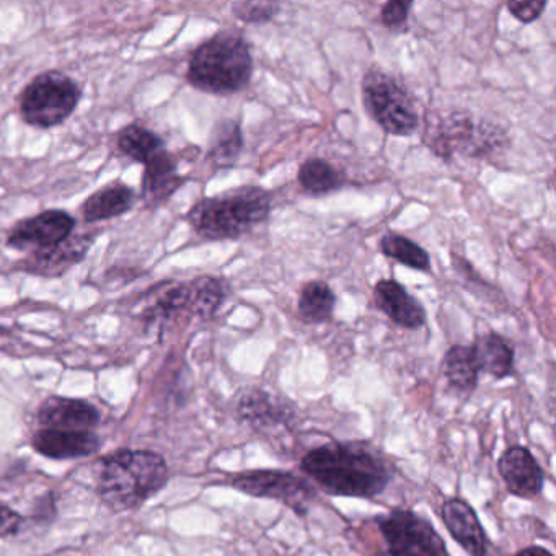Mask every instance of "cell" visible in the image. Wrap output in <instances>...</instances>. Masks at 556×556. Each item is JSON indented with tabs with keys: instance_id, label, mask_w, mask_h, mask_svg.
Segmentation results:
<instances>
[{
	"instance_id": "obj_20",
	"label": "cell",
	"mask_w": 556,
	"mask_h": 556,
	"mask_svg": "<svg viewBox=\"0 0 556 556\" xmlns=\"http://www.w3.org/2000/svg\"><path fill=\"white\" fill-rule=\"evenodd\" d=\"M480 372L494 379H506L514 370V350L503 337L496 333L483 334L471 344Z\"/></svg>"
},
{
	"instance_id": "obj_27",
	"label": "cell",
	"mask_w": 556,
	"mask_h": 556,
	"mask_svg": "<svg viewBox=\"0 0 556 556\" xmlns=\"http://www.w3.org/2000/svg\"><path fill=\"white\" fill-rule=\"evenodd\" d=\"M191 285V312L194 317L211 318L226 301V286L213 276H200Z\"/></svg>"
},
{
	"instance_id": "obj_15",
	"label": "cell",
	"mask_w": 556,
	"mask_h": 556,
	"mask_svg": "<svg viewBox=\"0 0 556 556\" xmlns=\"http://www.w3.org/2000/svg\"><path fill=\"white\" fill-rule=\"evenodd\" d=\"M31 445L38 454L54 460H73L89 457L100 448L99 435L93 431H63L40 429L35 432Z\"/></svg>"
},
{
	"instance_id": "obj_25",
	"label": "cell",
	"mask_w": 556,
	"mask_h": 556,
	"mask_svg": "<svg viewBox=\"0 0 556 556\" xmlns=\"http://www.w3.org/2000/svg\"><path fill=\"white\" fill-rule=\"evenodd\" d=\"M337 295L325 281H311L302 289L299 298V314L307 321L320 324L333 315Z\"/></svg>"
},
{
	"instance_id": "obj_1",
	"label": "cell",
	"mask_w": 556,
	"mask_h": 556,
	"mask_svg": "<svg viewBox=\"0 0 556 556\" xmlns=\"http://www.w3.org/2000/svg\"><path fill=\"white\" fill-rule=\"evenodd\" d=\"M301 468L331 496L372 500L392 480L386 460L361 442H328L312 448Z\"/></svg>"
},
{
	"instance_id": "obj_2",
	"label": "cell",
	"mask_w": 556,
	"mask_h": 556,
	"mask_svg": "<svg viewBox=\"0 0 556 556\" xmlns=\"http://www.w3.org/2000/svg\"><path fill=\"white\" fill-rule=\"evenodd\" d=\"M168 481V465L151 451L113 452L96 468L97 493L116 513L138 509Z\"/></svg>"
},
{
	"instance_id": "obj_23",
	"label": "cell",
	"mask_w": 556,
	"mask_h": 556,
	"mask_svg": "<svg viewBox=\"0 0 556 556\" xmlns=\"http://www.w3.org/2000/svg\"><path fill=\"white\" fill-rule=\"evenodd\" d=\"M116 144L126 157L142 165L165 149L161 136L155 135L152 129L146 128V126L138 125V123L123 128L119 131Z\"/></svg>"
},
{
	"instance_id": "obj_6",
	"label": "cell",
	"mask_w": 556,
	"mask_h": 556,
	"mask_svg": "<svg viewBox=\"0 0 556 556\" xmlns=\"http://www.w3.org/2000/svg\"><path fill=\"white\" fill-rule=\"evenodd\" d=\"M426 144L438 157L448 161L455 152L478 157L493 154L496 149L507 144L503 129L486 123H475L468 113L454 112L448 116H439L429 123Z\"/></svg>"
},
{
	"instance_id": "obj_28",
	"label": "cell",
	"mask_w": 556,
	"mask_h": 556,
	"mask_svg": "<svg viewBox=\"0 0 556 556\" xmlns=\"http://www.w3.org/2000/svg\"><path fill=\"white\" fill-rule=\"evenodd\" d=\"M380 250L387 258L395 260L408 268L418 269V271H429L431 269V258L425 249L406 239L400 233L389 232L380 240Z\"/></svg>"
},
{
	"instance_id": "obj_13",
	"label": "cell",
	"mask_w": 556,
	"mask_h": 556,
	"mask_svg": "<svg viewBox=\"0 0 556 556\" xmlns=\"http://www.w3.org/2000/svg\"><path fill=\"white\" fill-rule=\"evenodd\" d=\"M442 522L447 527L452 539L470 556L488 555V539L483 526L473 507L462 500L451 497L441 507Z\"/></svg>"
},
{
	"instance_id": "obj_5",
	"label": "cell",
	"mask_w": 556,
	"mask_h": 556,
	"mask_svg": "<svg viewBox=\"0 0 556 556\" xmlns=\"http://www.w3.org/2000/svg\"><path fill=\"white\" fill-rule=\"evenodd\" d=\"M79 100V86L70 76L48 71L25 87L18 103L25 123L34 128L50 129L71 118Z\"/></svg>"
},
{
	"instance_id": "obj_21",
	"label": "cell",
	"mask_w": 556,
	"mask_h": 556,
	"mask_svg": "<svg viewBox=\"0 0 556 556\" xmlns=\"http://www.w3.org/2000/svg\"><path fill=\"white\" fill-rule=\"evenodd\" d=\"M442 374H444L448 386L457 392L465 393V395L473 392L478 386V376H480L473 346H464V344L452 346L442 361Z\"/></svg>"
},
{
	"instance_id": "obj_26",
	"label": "cell",
	"mask_w": 556,
	"mask_h": 556,
	"mask_svg": "<svg viewBox=\"0 0 556 556\" xmlns=\"http://www.w3.org/2000/svg\"><path fill=\"white\" fill-rule=\"evenodd\" d=\"M299 184L312 194H325L343 187L344 178L324 159H308L299 170Z\"/></svg>"
},
{
	"instance_id": "obj_3",
	"label": "cell",
	"mask_w": 556,
	"mask_h": 556,
	"mask_svg": "<svg viewBox=\"0 0 556 556\" xmlns=\"http://www.w3.org/2000/svg\"><path fill=\"white\" fill-rule=\"evenodd\" d=\"M253 58L245 38L223 31L194 50L187 80L201 92L233 96L249 86Z\"/></svg>"
},
{
	"instance_id": "obj_4",
	"label": "cell",
	"mask_w": 556,
	"mask_h": 556,
	"mask_svg": "<svg viewBox=\"0 0 556 556\" xmlns=\"http://www.w3.org/2000/svg\"><path fill=\"white\" fill-rule=\"evenodd\" d=\"M271 213V194L260 187H240L198 201L188 220L207 240L240 239L265 223Z\"/></svg>"
},
{
	"instance_id": "obj_7",
	"label": "cell",
	"mask_w": 556,
	"mask_h": 556,
	"mask_svg": "<svg viewBox=\"0 0 556 556\" xmlns=\"http://www.w3.org/2000/svg\"><path fill=\"white\" fill-rule=\"evenodd\" d=\"M363 102L374 122L393 136L418 131L419 115L408 90L390 74L370 70L363 80Z\"/></svg>"
},
{
	"instance_id": "obj_8",
	"label": "cell",
	"mask_w": 556,
	"mask_h": 556,
	"mask_svg": "<svg viewBox=\"0 0 556 556\" xmlns=\"http://www.w3.org/2000/svg\"><path fill=\"white\" fill-rule=\"evenodd\" d=\"M390 556H448L442 536L413 510L393 509L377 519Z\"/></svg>"
},
{
	"instance_id": "obj_14",
	"label": "cell",
	"mask_w": 556,
	"mask_h": 556,
	"mask_svg": "<svg viewBox=\"0 0 556 556\" xmlns=\"http://www.w3.org/2000/svg\"><path fill=\"white\" fill-rule=\"evenodd\" d=\"M100 419L102 416L92 403L64 396H51L38 409V421L47 429L93 431Z\"/></svg>"
},
{
	"instance_id": "obj_12",
	"label": "cell",
	"mask_w": 556,
	"mask_h": 556,
	"mask_svg": "<svg viewBox=\"0 0 556 556\" xmlns=\"http://www.w3.org/2000/svg\"><path fill=\"white\" fill-rule=\"evenodd\" d=\"M497 470L507 491L514 496L530 500L542 493L545 475L532 452L523 445L507 448L497 462Z\"/></svg>"
},
{
	"instance_id": "obj_17",
	"label": "cell",
	"mask_w": 556,
	"mask_h": 556,
	"mask_svg": "<svg viewBox=\"0 0 556 556\" xmlns=\"http://www.w3.org/2000/svg\"><path fill=\"white\" fill-rule=\"evenodd\" d=\"M181 314L193 315L190 282H165L155 286L141 317L149 330H162Z\"/></svg>"
},
{
	"instance_id": "obj_29",
	"label": "cell",
	"mask_w": 556,
	"mask_h": 556,
	"mask_svg": "<svg viewBox=\"0 0 556 556\" xmlns=\"http://www.w3.org/2000/svg\"><path fill=\"white\" fill-rule=\"evenodd\" d=\"M233 14L245 24H268L279 12L275 2H237L232 5Z\"/></svg>"
},
{
	"instance_id": "obj_30",
	"label": "cell",
	"mask_w": 556,
	"mask_h": 556,
	"mask_svg": "<svg viewBox=\"0 0 556 556\" xmlns=\"http://www.w3.org/2000/svg\"><path fill=\"white\" fill-rule=\"evenodd\" d=\"M409 9H412V2H402V0L387 2L382 12H380V22H382L383 27L396 30L408 21Z\"/></svg>"
},
{
	"instance_id": "obj_33",
	"label": "cell",
	"mask_w": 556,
	"mask_h": 556,
	"mask_svg": "<svg viewBox=\"0 0 556 556\" xmlns=\"http://www.w3.org/2000/svg\"><path fill=\"white\" fill-rule=\"evenodd\" d=\"M22 523H24V516L21 513L12 509L8 504L0 503V539L17 535Z\"/></svg>"
},
{
	"instance_id": "obj_34",
	"label": "cell",
	"mask_w": 556,
	"mask_h": 556,
	"mask_svg": "<svg viewBox=\"0 0 556 556\" xmlns=\"http://www.w3.org/2000/svg\"><path fill=\"white\" fill-rule=\"evenodd\" d=\"M514 556H553L549 549L543 548V546H527V548L520 549Z\"/></svg>"
},
{
	"instance_id": "obj_22",
	"label": "cell",
	"mask_w": 556,
	"mask_h": 556,
	"mask_svg": "<svg viewBox=\"0 0 556 556\" xmlns=\"http://www.w3.org/2000/svg\"><path fill=\"white\" fill-rule=\"evenodd\" d=\"M242 149L243 135L239 123L224 119L214 126L210 139V151H207V157L213 162L214 167H232L239 161Z\"/></svg>"
},
{
	"instance_id": "obj_18",
	"label": "cell",
	"mask_w": 556,
	"mask_h": 556,
	"mask_svg": "<svg viewBox=\"0 0 556 556\" xmlns=\"http://www.w3.org/2000/svg\"><path fill=\"white\" fill-rule=\"evenodd\" d=\"M135 201L136 194L131 187L123 181H113L87 198L83 204V216L86 223L116 219L129 213Z\"/></svg>"
},
{
	"instance_id": "obj_11",
	"label": "cell",
	"mask_w": 556,
	"mask_h": 556,
	"mask_svg": "<svg viewBox=\"0 0 556 556\" xmlns=\"http://www.w3.org/2000/svg\"><path fill=\"white\" fill-rule=\"evenodd\" d=\"M93 242H96L93 233H73L58 245L31 252L27 258L22 260L18 269L35 276L58 278L66 275L73 266L79 265L86 258Z\"/></svg>"
},
{
	"instance_id": "obj_16",
	"label": "cell",
	"mask_w": 556,
	"mask_h": 556,
	"mask_svg": "<svg viewBox=\"0 0 556 556\" xmlns=\"http://www.w3.org/2000/svg\"><path fill=\"white\" fill-rule=\"evenodd\" d=\"M374 304L387 315L393 324L406 330H419L425 327L426 312L422 305L408 294L400 282L382 279L374 288Z\"/></svg>"
},
{
	"instance_id": "obj_32",
	"label": "cell",
	"mask_w": 556,
	"mask_h": 556,
	"mask_svg": "<svg viewBox=\"0 0 556 556\" xmlns=\"http://www.w3.org/2000/svg\"><path fill=\"white\" fill-rule=\"evenodd\" d=\"M56 496H54L53 491H48V493L41 494L40 497L35 500L34 506H31L30 517L37 520V522H50V520L56 517Z\"/></svg>"
},
{
	"instance_id": "obj_19",
	"label": "cell",
	"mask_w": 556,
	"mask_h": 556,
	"mask_svg": "<svg viewBox=\"0 0 556 556\" xmlns=\"http://www.w3.org/2000/svg\"><path fill=\"white\" fill-rule=\"evenodd\" d=\"M144 167L142 197L151 203H162L184 185V178L178 175L177 162L167 149L146 162Z\"/></svg>"
},
{
	"instance_id": "obj_9",
	"label": "cell",
	"mask_w": 556,
	"mask_h": 556,
	"mask_svg": "<svg viewBox=\"0 0 556 556\" xmlns=\"http://www.w3.org/2000/svg\"><path fill=\"white\" fill-rule=\"evenodd\" d=\"M240 493L253 497L276 500L304 516L308 503L315 497L314 486L304 478L285 470H249L232 475L227 480Z\"/></svg>"
},
{
	"instance_id": "obj_31",
	"label": "cell",
	"mask_w": 556,
	"mask_h": 556,
	"mask_svg": "<svg viewBox=\"0 0 556 556\" xmlns=\"http://www.w3.org/2000/svg\"><path fill=\"white\" fill-rule=\"evenodd\" d=\"M545 0H532V2H509V4H507V9H509L510 14H513L517 21L522 22V24L535 22L536 18L542 15V12L545 11Z\"/></svg>"
},
{
	"instance_id": "obj_10",
	"label": "cell",
	"mask_w": 556,
	"mask_h": 556,
	"mask_svg": "<svg viewBox=\"0 0 556 556\" xmlns=\"http://www.w3.org/2000/svg\"><path fill=\"white\" fill-rule=\"evenodd\" d=\"M76 230V219L66 211L50 210L18 220L8 237V245L15 250L50 249L64 242Z\"/></svg>"
},
{
	"instance_id": "obj_24",
	"label": "cell",
	"mask_w": 556,
	"mask_h": 556,
	"mask_svg": "<svg viewBox=\"0 0 556 556\" xmlns=\"http://www.w3.org/2000/svg\"><path fill=\"white\" fill-rule=\"evenodd\" d=\"M237 412H239L243 421L252 422L253 426H258V428L278 426L288 418L285 408L276 405L271 396L262 392V390H252V392L245 393L240 400Z\"/></svg>"
}]
</instances>
